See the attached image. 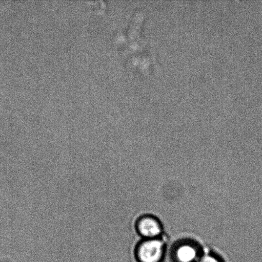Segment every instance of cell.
<instances>
[{
  "mask_svg": "<svg viewBox=\"0 0 262 262\" xmlns=\"http://www.w3.org/2000/svg\"><path fill=\"white\" fill-rule=\"evenodd\" d=\"M196 262H225L219 254L214 251H204Z\"/></svg>",
  "mask_w": 262,
  "mask_h": 262,
  "instance_id": "277c9868",
  "label": "cell"
},
{
  "mask_svg": "<svg viewBox=\"0 0 262 262\" xmlns=\"http://www.w3.org/2000/svg\"><path fill=\"white\" fill-rule=\"evenodd\" d=\"M166 253L167 246L163 237L141 239L133 250L137 262H163Z\"/></svg>",
  "mask_w": 262,
  "mask_h": 262,
  "instance_id": "6da1fadb",
  "label": "cell"
},
{
  "mask_svg": "<svg viewBox=\"0 0 262 262\" xmlns=\"http://www.w3.org/2000/svg\"><path fill=\"white\" fill-rule=\"evenodd\" d=\"M201 244L191 238L177 240L169 249L171 262H196L204 252Z\"/></svg>",
  "mask_w": 262,
  "mask_h": 262,
  "instance_id": "7a4b0ae2",
  "label": "cell"
},
{
  "mask_svg": "<svg viewBox=\"0 0 262 262\" xmlns=\"http://www.w3.org/2000/svg\"><path fill=\"white\" fill-rule=\"evenodd\" d=\"M134 227L141 239L163 237V223L155 215L145 214L140 215L135 220Z\"/></svg>",
  "mask_w": 262,
  "mask_h": 262,
  "instance_id": "3957f363",
  "label": "cell"
}]
</instances>
